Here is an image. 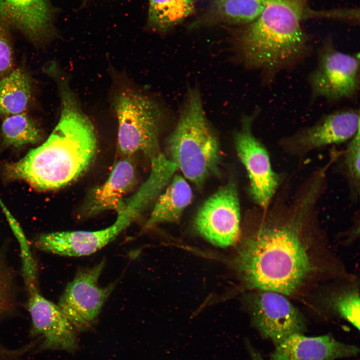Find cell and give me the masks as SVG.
Here are the masks:
<instances>
[{
	"label": "cell",
	"mask_w": 360,
	"mask_h": 360,
	"mask_svg": "<svg viewBox=\"0 0 360 360\" xmlns=\"http://www.w3.org/2000/svg\"><path fill=\"white\" fill-rule=\"evenodd\" d=\"M53 16L48 0H0V20L35 44L53 36Z\"/></svg>",
	"instance_id": "obj_14"
},
{
	"label": "cell",
	"mask_w": 360,
	"mask_h": 360,
	"mask_svg": "<svg viewBox=\"0 0 360 360\" xmlns=\"http://www.w3.org/2000/svg\"><path fill=\"white\" fill-rule=\"evenodd\" d=\"M360 130L349 140L338 164L340 172L347 181L352 201L358 200L360 188Z\"/></svg>",
	"instance_id": "obj_22"
},
{
	"label": "cell",
	"mask_w": 360,
	"mask_h": 360,
	"mask_svg": "<svg viewBox=\"0 0 360 360\" xmlns=\"http://www.w3.org/2000/svg\"><path fill=\"white\" fill-rule=\"evenodd\" d=\"M60 98L58 121L48 139L17 162L8 164L6 176L39 190H56L78 178L94 160L97 138L68 78L60 69L50 74Z\"/></svg>",
	"instance_id": "obj_2"
},
{
	"label": "cell",
	"mask_w": 360,
	"mask_h": 360,
	"mask_svg": "<svg viewBox=\"0 0 360 360\" xmlns=\"http://www.w3.org/2000/svg\"><path fill=\"white\" fill-rule=\"evenodd\" d=\"M258 112L256 109L243 117L241 128L234 136V144L238 155L248 174L252 199L259 208H265L284 179L273 170L266 147L252 132V124Z\"/></svg>",
	"instance_id": "obj_7"
},
{
	"label": "cell",
	"mask_w": 360,
	"mask_h": 360,
	"mask_svg": "<svg viewBox=\"0 0 360 360\" xmlns=\"http://www.w3.org/2000/svg\"><path fill=\"white\" fill-rule=\"evenodd\" d=\"M358 130L359 110L343 109L281 138L278 144L284 152L300 160L312 151L349 140Z\"/></svg>",
	"instance_id": "obj_8"
},
{
	"label": "cell",
	"mask_w": 360,
	"mask_h": 360,
	"mask_svg": "<svg viewBox=\"0 0 360 360\" xmlns=\"http://www.w3.org/2000/svg\"><path fill=\"white\" fill-rule=\"evenodd\" d=\"M118 122V144L128 157L142 152L150 159L161 152L158 138L166 120L164 109L152 97L130 84H120L112 96Z\"/></svg>",
	"instance_id": "obj_5"
},
{
	"label": "cell",
	"mask_w": 360,
	"mask_h": 360,
	"mask_svg": "<svg viewBox=\"0 0 360 360\" xmlns=\"http://www.w3.org/2000/svg\"><path fill=\"white\" fill-rule=\"evenodd\" d=\"M28 290L30 333L40 339L39 350H74L78 346L76 330L58 304L42 296L36 288Z\"/></svg>",
	"instance_id": "obj_13"
},
{
	"label": "cell",
	"mask_w": 360,
	"mask_h": 360,
	"mask_svg": "<svg viewBox=\"0 0 360 360\" xmlns=\"http://www.w3.org/2000/svg\"><path fill=\"white\" fill-rule=\"evenodd\" d=\"M104 265L102 260L80 270L60 299L58 306L76 330H84L92 326L114 288V284L106 287L98 284Z\"/></svg>",
	"instance_id": "obj_11"
},
{
	"label": "cell",
	"mask_w": 360,
	"mask_h": 360,
	"mask_svg": "<svg viewBox=\"0 0 360 360\" xmlns=\"http://www.w3.org/2000/svg\"><path fill=\"white\" fill-rule=\"evenodd\" d=\"M10 28L0 20V79L14 69V56Z\"/></svg>",
	"instance_id": "obj_25"
},
{
	"label": "cell",
	"mask_w": 360,
	"mask_h": 360,
	"mask_svg": "<svg viewBox=\"0 0 360 360\" xmlns=\"http://www.w3.org/2000/svg\"><path fill=\"white\" fill-rule=\"evenodd\" d=\"M148 24L152 30L165 32L190 16L194 0H148Z\"/></svg>",
	"instance_id": "obj_19"
},
{
	"label": "cell",
	"mask_w": 360,
	"mask_h": 360,
	"mask_svg": "<svg viewBox=\"0 0 360 360\" xmlns=\"http://www.w3.org/2000/svg\"><path fill=\"white\" fill-rule=\"evenodd\" d=\"M166 188L157 199L145 229L163 222H178L184 209L191 202V188L181 176L174 174Z\"/></svg>",
	"instance_id": "obj_17"
},
{
	"label": "cell",
	"mask_w": 360,
	"mask_h": 360,
	"mask_svg": "<svg viewBox=\"0 0 360 360\" xmlns=\"http://www.w3.org/2000/svg\"><path fill=\"white\" fill-rule=\"evenodd\" d=\"M269 0H211L210 13L216 21L248 24L261 14Z\"/></svg>",
	"instance_id": "obj_20"
},
{
	"label": "cell",
	"mask_w": 360,
	"mask_h": 360,
	"mask_svg": "<svg viewBox=\"0 0 360 360\" xmlns=\"http://www.w3.org/2000/svg\"><path fill=\"white\" fill-rule=\"evenodd\" d=\"M168 158L198 188L218 175L220 144L205 114L200 92L189 88L179 118L166 142Z\"/></svg>",
	"instance_id": "obj_4"
},
{
	"label": "cell",
	"mask_w": 360,
	"mask_h": 360,
	"mask_svg": "<svg viewBox=\"0 0 360 360\" xmlns=\"http://www.w3.org/2000/svg\"><path fill=\"white\" fill-rule=\"evenodd\" d=\"M240 206L236 184L230 181L209 197L194 220L196 231L212 244L225 248L240 234Z\"/></svg>",
	"instance_id": "obj_10"
},
{
	"label": "cell",
	"mask_w": 360,
	"mask_h": 360,
	"mask_svg": "<svg viewBox=\"0 0 360 360\" xmlns=\"http://www.w3.org/2000/svg\"><path fill=\"white\" fill-rule=\"evenodd\" d=\"M32 98L31 80L24 68H14L0 79V114L25 112Z\"/></svg>",
	"instance_id": "obj_18"
},
{
	"label": "cell",
	"mask_w": 360,
	"mask_h": 360,
	"mask_svg": "<svg viewBox=\"0 0 360 360\" xmlns=\"http://www.w3.org/2000/svg\"><path fill=\"white\" fill-rule=\"evenodd\" d=\"M327 178L323 170H314L293 192L284 180L268 206L259 208L234 260L248 288L292 295L312 272L308 244L316 228Z\"/></svg>",
	"instance_id": "obj_1"
},
{
	"label": "cell",
	"mask_w": 360,
	"mask_h": 360,
	"mask_svg": "<svg viewBox=\"0 0 360 360\" xmlns=\"http://www.w3.org/2000/svg\"><path fill=\"white\" fill-rule=\"evenodd\" d=\"M134 176V168L128 157L118 162L104 184L90 192L86 212L93 215L106 210H114L118 214L124 212L127 206L124 198L132 188Z\"/></svg>",
	"instance_id": "obj_16"
},
{
	"label": "cell",
	"mask_w": 360,
	"mask_h": 360,
	"mask_svg": "<svg viewBox=\"0 0 360 360\" xmlns=\"http://www.w3.org/2000/svg\"><path fill=\"white\" fill-rule=\"evenodd\" d=\"M143 209L135 200H130L124 212L118 214L110 226L96 231H64L40 234L36 247L44 252L64 256L92 254L106 246L138 217Z\"/></svg>",
	"instance_id": "obj_9"
},
{
	"label": "cell",
	"mask_w": 360,
	"mask_h": 360,
	"mask_svg": "<svg viewBox=\"0 0 360 360\" xmlns=\"http://www.w3.org/2000/svg\"><path fill=\"white\" fill-rule=\"evenodd\" d=\"M244 342L252 360H264L260 352L252 345L248 340H244Z\"/></svg>",
	"instance_id": "obj_27"
},
{
	"label": "cell",
	"mask_w": 360,
	"mask_h": 360,
	"mask_svg": "<svg viewBox=\"0 0 360 360\" xmlns=\"http://www.w3.org/2000/svg\"><path fill=\"white\" fill-rule=\"evenodd\" d=\"M308 0H269L260 16L246 24L236 40V56L245 67L260 72L270 85L281 72L296 68L312 48L301 26L312 16Z\"/></svg>",
	"instance_id": "obj_3"
},
{
	"label": "cell",
	"mask_w": 360,
	"mask_h": 360,
	"mask_svg": "<svg viewBox=\"0 0 360 360\" xmlns=\"http://www.w3.org/2000/svg\"><path fill=\"white\" fill-rule=\"evenodd\" d=\"M359 52L350 54L336 49L326 38L318 54L317 64L308 77L310 102L323 98L329 102L349 100L360 88Z\"/></svg>",
	"instance_id": "obj_6"
},
{
	"label": "cell",
	"mask_w": 360,
	"mask_h": 360,
	"mask_svg": "<svg viewBox=\"0 0 360 360\" xmlns=\"http://www.w3.org/2000/svg\"><path fill=\"white\" fill-rule=\"evenodd\" d=\"M360 304L358 293L352 291L338 297L334 300V308L341 317L359 330Z\"/></svg>",
	"instance_id": "obj_23"
},
{
	"label": "cell",
	"mask_w": 360,
	"mask_h": 360,
	"mask_svg": "<svg viewBox=\"0 0 360 360\" xmlns=\"http://www.w3.org/2000/svg\"><path fill=\"white\" fill-rule=\"evenodd\" d=\"M14 286L13 274L0 258V316L11 312L14 307Z\"/></svg>",
	"instance_id": "obj_24"
},
{
	"label": "cell",
	"mask_w": 360,
	"mask_h": 360,
	"mask_svg": "<svg viewBox=\"0 0 360 360\" xmlns=\"http://www.w3.org/2000/svg\"><path fill=\"white\" fill-rule=\"evenodd\" d=\"M359 352L357 346L328 334L307 336L294 334L276 346L270 360H335L356 356Z\"/></svg>",
	"instance_id": "obj_15"
},
{
	"label": "cell",
	"mask_w": 360,
	"mask_h": 360,
	"mask_svg": "<svg viewBox=\"0 0 360 360\" xmlns=\"http://www.w3.org/2000/svg\"><path fill=\"white\" fill-rule=\"evenodd\" d=\"M246 298L252 324L276 346L289 336L303 334L306 324L299 310L284 295L256 290Z\"/></svg>",
	"instance_id": "obj_12"
},
{
	"label": "cell",
	"mask_w": 360,
	"mask_h": 360,
	"mask_svg": "<svg viewBox=\"0 0 360 360\" xmlns=\"http://www.w3.org/2000/svg\"><path fill=\"white\" fill-rule=\"evenodd\" d=\"M16 356V349H12L0 344V360H14Z\"/></svg>",
	"instance_id": "obj_26"
},
{
	"label": "cell",
	"mask_w": 360,
	"mask_h": 360,
	"mask_svg": "<svg viewBox=\"0 0 360 360\" xmlns=\"http://www.w3.org/2000/svg\"><path fill=\"white\" fill-rule=\"evenodd\" d=\"M1 132L4 144L16 148L38 143L42 139L41 130L26 112L6 116Z\"/></svg>",
	"instance_id": "obj_21"
}]
</instances>
